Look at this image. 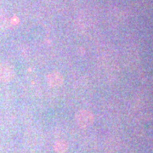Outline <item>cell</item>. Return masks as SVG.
Segmentation results:
<instances>
[{"label": "cell", "mask_w": 153, "mask_h": 153, "mask_svg": "<svg viewBox=\"0 0 153 153\" xmlns=\"http://www.w3.org/2000/svg\"><path fill=\"white\" fill-rule=\"evenodd\" d=\"M75 121L78 127L86 128L93 124L94 115L88 110H80L76 113Z\"/></svg>", "instance_id": "cell-1"}, {"label": "cell", "mask_w": 153, "mask_h": 153, "mask_svg": "<svg viewBox=\"0 0 153 153\" xmlns=\"http://www.w3.org/2000/svg\"><path fill=\"white\" fill-rule=\"evenodd\" d=\"M15 76V71L9 64H0V80L3 82H9Z\"/></svg>", "instance_id": "cell-2"}, {"label": "cell", "mask_w": 153, "mask_h": 153, "mask_svg": "<svg viewBox=\"0 0 153 153\" xmlns=\"http://www.w3.org/2000/svg\"><path fill=\"white\" fill-rule=\"evenodd\" d=\"M47 83L52 88L59 87L63 83V76L58 71L51 72L47 76Z\"/></svg>", "instance_id": "cell-3"}, {"label": "cell", "mask_w": 153, "mask_h": 153, "mask_svg": "<svg viewBox=\"0 0 153 153\" xmlns=\"http://www.w3.org/2000/svg\"><path fill=\"white\" fill-rule=\"evenodd\" d=\"M68 148V145L65 140H57L55 145H54V149L57 153H65L66 152Z\"/></svg>", "instance_id": "cell-4"}, {"label": "cell", "mask_w": 153, "mask_h": 153, "mask_svg": "<svg viewBox=\"0 0 153 153\" xmlns=\"http://www.w3.org/2000/svg\"><path fill=\"white\" fill-rule=\"evenodd\" d=\"M11 23H12L13 25L18 24V23H19V19H18L17 17H13L12 20H11Z\"/></svg>", "instance_id": "cell-5"}]
</instances>
